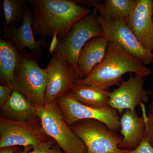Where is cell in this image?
<instances>
[{"label": "cell", "mask_w": 153, "mask_h": 153, "mask_svg": "<svg viewBox=\"0 0 153 153\" xmlns=\"http://www.w3.org/2000/svg\"><path fill=\"white\" fill-rule=\"evenodd\" d=\"M58 38L57 33L54 34L52 37V40L49 46V51L51 55H53L55 53V50L58 44Z\"/></svg>", "instance_id": "25"}, {"label": "cell", "mask_w": 153, "mask_h": 153, "mask_svg": "<svg viewBox=\"0 0 153 153\" xmlns=\"http://www.w3.org/2000/svg\"><path fill=\"white\" fill-rule=\"evenodd\" d=\"M109 93L108 91L92 85L76 84L68 94L80 104L101 108L110 106Z\"/></svg>", "instance_id": "17"}, {"label": "cell", "mask_w": 153, "mask_h": 153, "mask_svg": "<svg viewBox=\"0 0 153 153\" xmlns=\"http://www.w3.org/2000/svg\"><path fill=\"white\" fill-rule=\"evenodd\" d=\"M98 21L103 36L110 42H115L128 54L146 66L153 63V53L142 46L125 21L99 15Z\"/></svg>", "instance_id": "8"}, {"label": "cell", "mask_w": 153, "mask_h": 153, "mask_svg": "<svg viewBox=\"0 0 153 153\" xmlns=\"http://www.w3.org/2000/svg\"><path fill=\"white\" fill-rule=\"evenodd\" d=\"M98 13L95 8L75 23L72 29L61 40H58L55 53L66 59L82 78L78 67L79 52L85 44L92 38L103 36L98 21Z\"/></svg>", "instance_id": "5"}, {"label": "cell", "mask_w": 153, "mask_h": 153, "mask_svg": "<svg viewBox=\"0 0 153 153\" xmlns=\"http://www.w3.org/2000/svg\"><path fill=\"white\" fill-rule=\"evenodd\" d=\"M152 18H153V16H152Z\"/></svg>", "instance_id": "28"}, {"label": "cell", "mask_w": 153, "mask_h": 153, "mask_svg": "<svg viewBox=\"0 0 153 153\" xmlns=\"http://www.w3.org/2000/svg\"><path fill=\"white\" fill-rule=\"evenodd\" d=\"M45 69L47 77L45 103L55 101L69 93L82 79L66 59L56 53L52 55Z\"/></svg>", "instance_id": "10"}, {"label": "cell", "mask_w": 153, "mask_h": 153, "mask_svg": "<svg viewBox=\"0 0 153 153\" xmlns=\"http://www.w3.org/2000/svg\"><path fill=\"white\" fill-rule=\"evenodd\" d=\"M144 139L153 147V117L147 115Z\"/></svg>", "instance_id": "22"}, {"label": "cell", "mask_w": 153, "mask_h": 153, "mask_svg": "<svg viewBox=\"0 0 153 153\" xmlns=\"http://www.w3.org/2000/svg\"><path fill=\"white\" fill-rule=\"evenodd\" d=\"M56 101L68 126L79 120H93L101 122L112 130L120 131V116L110 106L97 108L85 106L77 102L69 94L61 97Z\"/></svg>", "instance_id": "9"}, {"label": "cell", "mask_w": 153, "mask_h": 153, "mask_svg": "<svg viewBox=\"0 0 153 153\" xmlns=\"http://www.w3.org/2000/svg\"><path fill=\"white\" fill-rule=\"evenodd\" d=\"M0 117L16 121L31 120L38 117L36 106L14 89L9 100L0 107Z\"/></svg>", "instance_id": "16"}, {"label": "cell", "mask_w": 153, "mask_h": 153, "mask_svg": "<svg viewBox=\"0 0 153 153\" xmlns=\"http://www.w3.org/2000/svg\"></svg>", "instance_id": "29"}, {"label": "cell", "mask_w": 153, "mask_h": 153, "mask_svg": "<svg viewBox=\"0 0 153 153\" xmlns=\"http://www.w3.org/2000/svg\"><path fill=\"white\" fill-rule=\"evenodd\" d=\"M135 0H105L103 2L89 0L88 7H93L99 15L111 19L126 21L132 10Z\"/></svg>", "instance_id": "19"}, {"label": "cell", "mask_w": 153, "mask_h": 153, "mask_svg": "<svg viewBox=\"0 0 153 153\" xmlns=\"http://www.w3.org/2000/svg\"><path fill=\"white\" fill-rule=\"evenodd\" d=\"M22 149L19 146H10L0 148V153H16Z\"/></svg>", "instance_id": "26"}, {"label": "cell", "mask_w": 153, "mask_h": 153, "mask_svg": "<svg viewBox=\"0 0 153 153\" xmlns=\"http://www.w3.org/2000/svg\"><path fill=\"white\" fill-rule=\"evenodd\" d=\"M44 131L64 153H87L84 143L66 123L57 101L36 106Z\"/></svg>", "instance_id": "4"}, {"label": "cell", "mask_w": 153, "mask_h": 153, "mask_svg": "<svg viewBox=\"0 0 153 153\" xmlns=\"http://www.w3.org/2000/svg\"><path fill=\"white\" fill-rule=\"evenodd\" d=\"M129 153H153V147L146 140L144 139L136 149L129 151Z\"/></svg>", "instance_id": "24"}, {"label": "cell", "mask_w": 153, "mask_h": 153, "mask_svg": "<svg viewBox=\"0 0 153 153\" xmlns=\"http://www.w3.org/2000/svg\"><path fill=\"white\" fill-rule=\"evenodd\" d=\"M69 126L84 143L87 153H129L119 148L122 136L101 122L84 120Z\"/></svg>", "instance_id": "6"}, {"label": "cell", "mask_w": 153, "mask_h": 153, "mask_svg": "<svg viewBox=\"0 0 153 153\" xmlns=\"http://www.w3.org/2000/svg\"><path fill=\"white\" fill-rule=\"evenodd\" d=\"M51 139L44 131L38 117L21 121L0 117V148L23 146L25 149H31Z\"/></svg>", "instance_id": "7"}, {"label": "cell", "mask_w": 153, "mask_h": 153, "mask_svg": "<svg viewBox=\"0 0 153 153\" xmlns=\"http://www.w3.org/2000/svg\"><path fill=\"white\" fill-rule=\"evenodd\" d=\"M143 115L139 116L136 111L126 110L120 118L121 134L122 140L119 148L130 151L136 149L145 138L146 117L145 105H142Z\"/></svg>", "instance_id": "14"}, {"label": "cell", "mask_w": 153, "mask_h": 153, "mask_svg": "<svg viewBox=\"0 0 153 153\" xmlns=\"http://www.w3.org/2000/svg\"><path fill=\"white\" fill-rule=\"evenodd\" d=\"M27 0H4L3 10L5 17L4 30L23 21L27 8Z\"/></svg>", "instance_id": "20"}, {"label": "cell", "mask_w": 153, "mask_h": 153, "mask_svg": "<svg viewBox=\"0 0 153 153\" xmlns=\"http://www.w3.org/2000/svg\"><path fill=\"white\" fill-rule=\"evenodd\" d=\"M32 10L28 7L21 26L19 28L16 26H10L4 30V37L8 41H12L19 52L25 51L27 48L38 59L44 54L43 48H47L48 44L43 38H40L38 41L35 39L32 28Z\"/></svg>", "instance_id": "13"}, {"label": "cell", "mask_w": 153, "mask_h": 153, "mask_svg": "<svg viewBox=\"0 0 153 153\" xmlns=\"http://www.w3.org/2000/svg\"><path fill=\"white\" fill-rule=\"evenodd\" d=\"M153 0H135L126 21L138 41L149 52H153Z\"/></svg>", "instance_id": "12"}, {"label": "cell", "mask_w": 153, "mask_h": 153, "mask_svg": "<svg viewBox=\"0 0 153 153\" xmlns=\"http://www.w3.org/2000/svg\"><path fill=\"white\" fill-rule=\"evenodd\" d=\"M128 73L145 77L150 75L152 71L115 42H110L102 62L88 76L79 79L77 84L92 85L108 91L112 86L119 85L123 76Z\"/></svg>", "instance_id": "2"}, {"label": "cell", "mask_w": 153, "mask_h": 153, "mask_svg": "<svg viewBox=\"0 0 153 153\" xmlns=\"http://www.w3.org/2000/svg\"><path fill=\"white\" fill-rule=\"evenodd\" d=\"M38 58L29 50L19 53L12 82L19 91L36 106L45 104L47 73L38 64Z\"/></svg>", "instance_id": "3"}, {"label": "cell", "mask_w": 153, "mask_h": 153, "mask_svg": "<svg viewBox=\"0 0 153 153\" xmlns=\"http://www.w3.org/2000/svg\"><path fill=\"white\" fill-rule=\"evenodd\" d=\"M144 78L131 74L127 79L122 80L117 88L110 92L109 106L120 114L126 110L134 111L137 106L147 103L152 92L145 89Z\"/></svg>", "instance_id": "11"}, {"label": "cell", "mask_w": 153, "mask_h": 153, "mask_svg": "<svg viewBox=\"0 0 153 153\" xmlns=\"http://www.w3.org/2000/svg\"><path fill=\"white\" fill-rule=\"evenodd\" d=\"M19 53L16 45L12 41H6L0 38L1 85L12 88L14 72L18 63Z\"/></svg>", "instance_id": "18"}, {"label": "cell", "mask_w": 153, "mask_h": 153, "mask_svg": "<svg viewBox=\"0 0 153 153\" xmlns=\"http://www.w3.org/2000/svg\"><path fill=\"white\" fill-rule=\"evenodd\" d=\"M148 116L153 117V100L150 103L148 107Z\"/></svg>", "instance_id": "27"}, {"label": "cell", "mask_w": 153, "mask_h": 153, "mask_svg": "<svg viewBox=\"0 0 153 153\" xmlns=\"http://www.w3.org/2000/svg\"><path fill=\"white\" fill-rule=\"evenodd\" d=\"M13 91L12 88L0 85V107L2 106L10 98Z\"/></svg>", "instance_id": "23"}, {"label": "cell", "mask_w": 153, "mask_h": 153, "mask_svg": "<svg viewBox=\"0 0 153 153\" xmlns=\"http://www.w3.org/2000/svg\"><path fill=\"white\" fill-rule=\"evenodd\" d=\"M34 35L45 39L57 33L63 39L77 21L91 11L72 0H28Z\"/></svg>", "instance_id": "1"}, {"label": "cell", "mask_w": 153, "mask_h": 153, "mask_svg": "<svg viewBox=\"0 0 153 153\" xmlns=\"http://www.w3.org/2000/svg\"><path fill=\"white\" fill-rule=\"evenodd\" d=\"M110 41L104 36L92 38L79 52L78 67L82 78L90 74L97 65L102 62Z\"/></svg>", "instance_id": "15"}, {"label": "cell", "mask_w": 153, "mask_h": 153, "mask_svg": "<svg viewBox=\"0 0 153 153\" xmlns=\"http://www.w3.org/2000/svg\"><path fill=\"white\" fill-rule=\"evenodd\" d=\"M16 153H64L54 140L41 143L31 149H21Z\"/></svg>", "instance_id": "21"}]
</instances>
